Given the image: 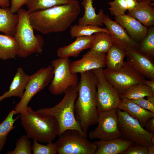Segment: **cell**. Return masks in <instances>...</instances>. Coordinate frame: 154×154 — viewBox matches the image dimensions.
<instances>
[{
	"instance_id": "1",
	"label": "cell",
	"mask_w": 154,
	"mask_h": 154,
	"mask_svg": "<svg viewBox=\"0 0 154 154\" xmlns=\"http://www.w3.org/2000/svg\"><path fill=\"white\" fill-rule=\"evenodd\" d=\"M76 86L78 92L74 106L75 118L87 138L89 127L97 123L99 112L96 106L97 78L92 70L80 74Z\"/></svg>"
},
{
	"instance_id": "2",
	"label": "cell",
	"mask_w": 154,
	"mask_h": 154,
	"mask_svg": "<svg viewBox=\"0 0 154 154\" xmlns=\"http://www.w3.org/2000/svg\"><path fill=\"white\" fill-rule=\"evenodd\" d=\"M81 12L79 1L55 6L29 13L31 25L34 30L44 34L66 31Z\"/></svg>"
},
{
	"instance_id": "3",
	"label": "cell",
	"mask_w": 154,
	"mask_h": 154,
	"mask_svg": "<svg viewBox=\"0 0 154 154\" xmlns=\"http://www.w3.org/2000/svg\"><path fill=\"white\" fill-rule=\"evenodd\" d=\"M19 114L21 125L29 139L48 143L58 135V125L54 117L39 115L29 106Z\"/></svg>"
},
{
	"instance_id": "4",
	"label": "cell",
	"mask_w": 154,
	"mask_h": 154,
	"mask_svg": "<svg viewBox=\"0 0 154 154\" xmlns=\"http://www.w3.org/2000/svg\"><path fill=\"white\" fill-rule=\"evenodd\" d=\"M76 85L68 88L62 100L54 107L35 111L39 115L50 116L55 119L58 125L59 137L66 130L75 129L86 137L75 116V104L78 94Z\"/></svg>"
},
{
	"instance_id": "5",
	"label": "cell",
	"mask_w": 154,
	"mask_h": 154,
	"mask_svg": "<svg viewBox=\"0 0 154 154\" xmlns=\"http://www.w3.org/2000/svg\"><path fill=\"white\" fill-rule=\"evenodd\" d=\"M17 13L19 21L14 36L19 46L17 57L25 58L33 53H41L44 39L40 35L34 34L30 22L29 11L21 8Z\"/></svg>"
},
{
	"instance_id": "6",
	"label": "cell",
	"mask_w": 154,
	"mask_h": 154,
	"mask_svg": "<svg viewBox=\"0 0 154 154\" xmlns=\"http://www.w3.org/2000/svg\"><path fill=\"white\" fill-rule=\"evenodd\" d=\"M58 154H95L97 147L94 142L75 129H68L55 142Z\"/></svg>"
},
{
	"instance_id": "7",
	"label": "cell",
	"mask_w": 154,
	"mask_h": 154,
	"mask_svg": "<svg viewBox=\"0 0 154 154\" xmlns=\"http://www.w3.org/2000/svg\"><path fill=\"white\" fill-rule=\"evenodd\" d=\"M118 125L122 137L134 143L147 147L154 145L151 141L154 133H149L139 121L126 112L117 108Z\"/></svg>"
},
{
	"instance_id": "8",
	"label": "cell",
	"mask_w": 154,
	"mask_h": 154,
	"mask_svg": "<svg viewBox=\"0 0 154 154\" xmlns=\"http://www.w3.org/2000/svg\"><path fill=\"white\" fill-rule=\"evenodd\" d=\"M71 62L69 58L59 57L51 61L53 77L48 90L52 94L58 96L64 94L68 88L76 85L78 82L77 74L70 70Z\"/></svg>"
},
{
	"instance_id": "9",
	"label": "cell",
	"mask_w": 154,
	"mask_h": 154,
	"mask_svg": "<svg viewBox=\"0 0 154 154\" xmlns=\"http://www.w3.org/2000/svg\"><path fill=\"white\" fill-rule=\"evenodd\" d=\"M53 77V67L51 65L41 68L31 75L23 95L14 109V114L25 110L33 97L47 86Z\"/></svg>"
},
{
	"instance_id": "10",
	"label": "cell",
	"mask_w": 154,
	"mask_h": 154,
	"mask_svg": "<svg viewBox=\"0 0 154 154\" xmlns=\"http://www.w3.org/2000/svg\"><path fill=\"white\" fill-rule=\"evenodd\" d=\"M105 77L121 96L131 86L145 84V77L125 61L124 66L119 70L112 71L103 69Z\"/></svg>"
},
{
	"instance_id": "11",
	"label": "cell",
	"mask_w": 154,
	"mask_h": 154,
	"mask_svg": "<svg viewBox=\"0 0 154 154\" xmlns=\"http://www.w3.org/2000/svg\"><path fill=\"white\" fill-rule=\"evenodd\" d=\"M103 69L99 68L92 70L98 79L96 106L99 112L117 108L121 101L119 94L106 80Z\"/></svg>"
},
{
	"instance_id": "12",
	"label": "cell",
	"mask_w": 154,
	"mask_h": 154,
	"mask_svg": "<svg viewBox=\"0 0 154 154\" xmlns=\"http://www.w3.org/2000/svg\"><path fill=\"white\" fill-rule=\"evenodd\" d=\"M117 108L99 112L98 126L89 132V136L90 139L107 140L122 137L118 125Z\"/></svg>"
},
{
	"instance_id": "13",
	"label": "cell",
	"mask_w": 154,
	"mask_h": 154,
	"mask_svg": "<svg viewBox=\"0 0 154 154\" xmlns=\"http://www.w3.org/2000/svg\"><path fill=\"white\" fill-rule=\"evenodd\" d=\"M99 13L103 24L110 32V34L114 44L125 51L131 49H138L139 43L132 39L123 27L105 15L103 10L100 9Z\"/></svg>"
},
{
	"instance_id": "14",
	"label": "cell",
	"mask_w": 154,
	"mask_h": 154,
	"mask_svg": "<svg viewBox=\"0 0 154 154\" xmlns=\"http://www.w3.org/2000/svg\"><path fill=\"white\" fill-rule=\"evenodd\" d=\"M125 52L126 62L130 66L150 80L154 79L153 58L140 52L138 49Z\"/></svg>"
},
{
	"instance_id": "15",
	"label": "cell",
	"mask_w": 154,
	"mask_h": 154,
	"mask_svg": "<svg viewBox=\"0 0 154 154\" xmlns=\"http://www.w3.org/2000/svg\"><path fill=\"white\" fill-rule=\"evenodd\" d=\"M106 53H100L90 50L84 54L81 58L71 62L70 70L74 74L85 72L106 66Z\"/></svg>"
},
{
	"instance_id": "16",
	"label": "cell",
	"mask_w": 154,
	"mask_h": 154,
	"mask_svg": "<svg viewBox=\"0 0 154 154\" xmlns=\"http://www.w3.org/2000/svg\"><path fill=\"white\" fill-rule=\"evenodd\" d=\"M115 19L126 30L130 37L137 42H140L147 34L148 28L127 15L115 16Z\"/></svg>"
},
{
	"instance_id": "17",
	"label": "cell",
	"mask_w": 154,
	"mask_h": 154,
	"mask_svg": "<svg viewBox=\"0 0 154 154\" xmlns=\"http://www.w3.org/2000/svg\"><path fill=\"white\" fill-rule=\"evenodd\" d=\"M94 38V35L76 37L71 44L59 48L57 51V55L62 58L77 57L83 50L90 48Z\"/></svg>"
},
{
	"instance_id": "18",
	"label": "cell",
	"mask_w": 154,
	"mask_h": 154,
	"mask_svg": "<svg viewBox=\"0 0 154 154\" xmlns=\"http://www.w3.org/2000/svg\"><path fill=\"white\" fill-rule=\"evenodd\" d=\"M94 143L97 148L95 154H122L133 143L123 137L110 140H100Z\"/></svg>"
},
{
	"instance_id": "19",
	"label": "cell",
	"mask_w": 154,
	"mask_h": 154,
	"mask_svg": "<svg viewBox=\"0 0 154 154\" xmlns=\"http://www.w3.org/2000/svg\"><path fill=\"white\" fill-rule=\"evenodd\" d=\"M31 75L27 74L21 67L18 68L8 91L0 96V102L12 96H23Z\"/></svg>"
},
{
	"instance_id": "20",
	"label": "cell",
	"mask_w": 154,
	"mask_h": 154,
	"mask_svg": "<svg viewBox=\"0 0 154 154\" xmlns=\"http://www.w3.org/2000/svg\"><path fill=\"white\" fill-rule=\"evenodd\" d=\"M117 108L125 111L130 116L137 120L141 126L144 127L147 121L154 117V113L146 110L125 98L121 99Z\"/></svg>"
},
{
	"instance_id": "21",
	"label": "cell",
	"mask_w": 154,
	"mask_h": 154,
	"mask_svg": "<svg viewBox=\"0 0 154 154\" xmlns=\"http://www.w3.org/2000/svg\"><path fill=\"white\" fill-rule=\"evenodd\" d=\"M154 3L145 1L139 2L138 4L127 15L132 17L144 26L149 27L154 25Z\"/></svg>"
},
{
	"instance_id": "22",
	"label": "cell",
	"mask_w": 154,
	"mask_h": 154,
	"mask_svg": "<svg viewBox=\"0 0 154 154\" xmlns=\"http://www.w3.org/2000/svg\"><path fill=\"white\" fill-rule=\"evenodd\" d=\"M18 21V14L12 13L10 7H0V32L14 36Z\"/></svg>"
},
{
	"instance_id": "23",
	"label": "cell",
	"mask_w": 154,
	"mask_h": 154,
	"mask_svg": "<svg viewBox=\"0 0 154 154\" xmlns=\"http://www.w3.org/2000/svg\"><path fill=\"white\" fill-rule=\"evenodd\" d=\"M18 43L14 36L0 34V60H6L17 56Z\"/></svg>"
},
{
	"instance_id": "24",
	"label": "cell",
	"mask_w": 154,
	"mask_h": 154,
	"mask_svg": "<svg viewBox=\"0 0 154 154\" xmlns=\"http://www.w3.org/2000/svg\"><path fill=\"white\" fill-rule=\"evenodd\" d=\"M106 53L105 62L107 68L112 71H117L124 66L123 60L126 56L125 51L114 44Z\"/></svg>"
},
{
	"instance_id": "25",
	"label": "cell",
	"mask_w": 154,
	"mask_h": 154,
	"mask_svg": "<svg viewBox=\"0 0 154 154\" xmlns=\"http://www.w3.org/2000/svg\"><path fill=\"white\" fill-rule=\"evenodd\" d=\"M94 0H83L81 4L84 9V13L82 17L78 21V25L84 26L92 25L99 27L103 24L99 14H96L93 6Z\"/></svg>"
},
{
	"instance_id": "26",
	"label": "cell",
	"mask_w": 154,
	"mask_h": 154,
	"mask_svg": "<svg viewBox=\"0 0 154 154\" xmlns=\"http://www.w3.org/2000/svg\"><path fill=\"white\" fill-rule=\"evenodd\" d=\"M94 38L90 50L100 53H106L114 44L110 34L104 32L94 34Z\"/></svg>"
},
{
	"instance_id": "27",
	"label": "cell",
	"mask_w": 154,
	"mask_h": 154,
	"mask_svg": "<svg viewBox=\"0 0 154 154\" xmlns=\"http://www.w3.org/2000/svg\"><path fill=\"white\" fill-rule=\"evenodd\" d=\"M75 0H27L25 4L29 13L68 4Z\"/></svg>"
},
{
	"instance_id": "28",
	"label": "cell",
	"mask_w": 154,
	"mask_h": 154,
	"mask_svg": "<svg viewBox=\"0 0 154 154\" xmlns=\"http://www.w3.org/2000/svg\"><path fill=\"white\" fill-rule=\"evenodd\" d=\"M154 96V90L145 84L134 85L120 96L121 99L125 98L129 100L144 98L149 96Z\"/></svg>"
},
{
	"instance_id": "29",
	"label": "cell",
	"mask_w": 154,
	"mask_h": 154,
	"mask_svg": "<svg viewBox=\"0 0 154 154\" xmlns=\"http://www.w3.org/2000/svg\"><path fill=\"white\" fill-rule=\"evenodd\" d=\"M14 110L9 112L5 119L0 124V152L5 144L7 136L9 133L15 128L14 123L20 117L18 115L15 118H13Z\"/></svg>"
},
{
	"instance_id": "30",
	"label": "cell",
	"mask_w": 154,
	"mask_h": 154,
	"mask_svg": "<svg viewBox=\"0 0 154 154\" xmlns=\"http://www.w3.org/2000/svg\"><path fill=\"white\" fill-rule=\"evenodd\" d=\"M99 32H104L110 34L109 30L106 27L102 28L92 25L80 26L75 25L71 27L70 33L71 37L74 38L80 37L90 36Z\"/></svg>"
},
{
	"instance_id": "31",
	"label": "cell",
	"mask_w": 154,
	"mask_h": 154,
	"mask_svg": "<svg viewBox=\"0 0 154 154\" xmlns=\"http://www.w3.org/2000/svg\"><path fill=\"white\" fill-rule=\"evenodd\" d=\"M138 50L153 58L154 56V28L148 27L147 34L139 43Z\"/></svg>"
},
{
	"instance_id": "32",
	"label": "cell",
	"mask_w": 154,
	"mask_h": 154,
	"mask_svg": "<svg viewBox=\"0 0 154 154\" xmlns=\"http://www.w3.org/2000/svg\"><path fill=\"white\" fill-rule=\"evenodd\" d=\"M32 146L29 138L23 135L17 140L15 147L12 151H9L7 154H31Z\"/></svg>"
},
{
	"instance_id": "33",
	"label": "cell",
	"mask_w": 154,
	"mask_h": 154,
	"mask_svg": "<svg viewBox=\"0 0 154 154\" xmlns=\"http://www.w3.org/2000/svg\"><path fill=\"white\" fill-rule=\"evenodd\" d=\"M46 145L40 144L36 140H33L32 151L33 154H55L57 153L55 143L50 142Z\"/></svg>"
},
{
	"instance_id": "34",
	"label": "cell",
	"mask_w": 154,
	"mask_h": 154,
	"mask_svg": "<svg viewBox=\"0 0 154 154\" xmlns=\"http://www.w3.org/2000/svg\"><path fill=\"white\" fill-rule=\"evenodd\" d=\"M108 3L110 6L108 9L111 14L115 16L123 15L127 11L126 0H114Z\"/></svg>"
},
{
	"instance_id": "35",
	"label": "cell",
	"mask_w": 154,
	"mask_h": 154,
	"mask_svg": "<svg viewBox=\"0 0 154 154\" xmlns=\"http://www.w3.org/2000/svg\"><path fill=\"white\" fill-rule=\"evenodd\" d=\"M122 154H148L147 147L133 143Z\"/></svg>"
},
{
	"instance_id": "36",
	"label": "cell",
	"mask_w": 154,
	"mask_h": 154,
	"mask_svg": "<svg viewBox=\"0 0 154 154\" xmlns=\"http://www.w3.org/2000/svg\"><path fill=\"white\" fill-rule=\"evenodd\" d=\"M141 107L154 113V105L144 98L130 100Z\"/></svg>"
},
{
	"instance_id": "37",
	"label": "cell",
	"mask_w": 154,
	"mask_h": 154,
	"mask_svg": "<svg viewBox=\"0 0 154 154\" xmlns=\"http://www.w3.org/2000/svg\"><path fill=\"white\" fill-rule=\"evenodd\" d=\"M27 0H11L10 7L12 13H15L22 7L25 5Z\"/></svg>"
},
{
	"instance_id": "38",
	"label": "cell",
	"mask_w": 154,
	"mask_h": 154,
	"mask_svg": "<svg viewBox=\"0 0 154 154\" xmlns=\"http://www.w3.org/2000/svg\"><path fill=\"white\" fill-rule=\"evenodd\" d=\"M145 130L147 132L154 133V117L149 119L145 125Z\"/></svg>"
},
{
	"instance_id": "39",
	"label": "cell",
	"mask_w": 154,
	"mask_h": 154,
	"mask_svg": "<svg viewBox=\"0 0 154 154\" xmlns=\"http://www.w3.org/2000/svg\"><path fill=\"white\" fill-rule=\"evenodd\" d=\"M128 12L132 11L139 3L136 0H126Z\"/></svg>"
},
{
	"instance_id": "40",
	"label": "cell",
	"mask_w": 154,
	"mask_h": 154,
	"mask_svg": "<svg viewBox=\"0 0 154 154\" xmlns=\"http://www.w3.org/2000/svg\"><path fill=\"white\" fill-rule=\"evenodd\" d=\"M10 5V0H0V7L5 8Z\"/></svg>"
},
{
	"instance_id": "41",
	"label": "cell",
	"mask_w": 154,
	"mask_h": 154,
	"mask_svg": "<svg viewBox=\"0 0 154 154\" xmlns=\"http://www.w3.org/2000/svg\"><path fill=\"white\" fill-rule=\"evenodd\" d=\"M144 84L154 90V79L150 80H145Z\"/></svg>"
},
{
	"instance_id": "42",
	"label": "cell",
	"mask_w": 154,
	"mask_h": 154,
	"mask_svg": "<svg viewBox=\"0 0 154 154\" xmlns=\"http://www.w3.org/2000/svg\"><path fill=\"white\" fill-rule=\"evenodd\" d=\"M148 154H154V145H152L147 147Z\"/></svg>"
},
{
	"instance_id": "43",
	"label": "cell",
	"mask_w": 154,
	"mask_h": 154,
	"mask_svg": "<svg viewBox=\"0 0 154 154\" xmlns=\"http://www.w3.org/2000/svg\"><path fill=\"white\" fill-rule=\"evenodd\" d=\"M147 100L150 103L154 105V96L151 95L146 97Z\"/></svg>"
},
{
	"instance_id": "44",
	"label": "cell",
	"mask_w": 154,
	"mask_h": 154,
	"mask_svg": "<svg viewBox=\"0 0 154 154\" xmlns=\"http://www.w3.org/2000/svg\"><path fill=\"white\" fill-rule=\"evenodd\" d=\"M138 2H140L143 1H148L152 2H154V0H136Z\"/></svg>"
},
{
	"instance_id": "45",
	"label": "cell",
	"mask_w": 154,
	"mask_h": 154,
	"mask_svg": "<svg viewBox=\"0 0 154 154\" xmlns=\"http://www.w3.org/2000/svg\"><path fill=\"white\" fill-rule=\"evenodd\" d=\"M151 141L153 144H154V135L151 138Z\"/></svg>"
}]
</instances>
